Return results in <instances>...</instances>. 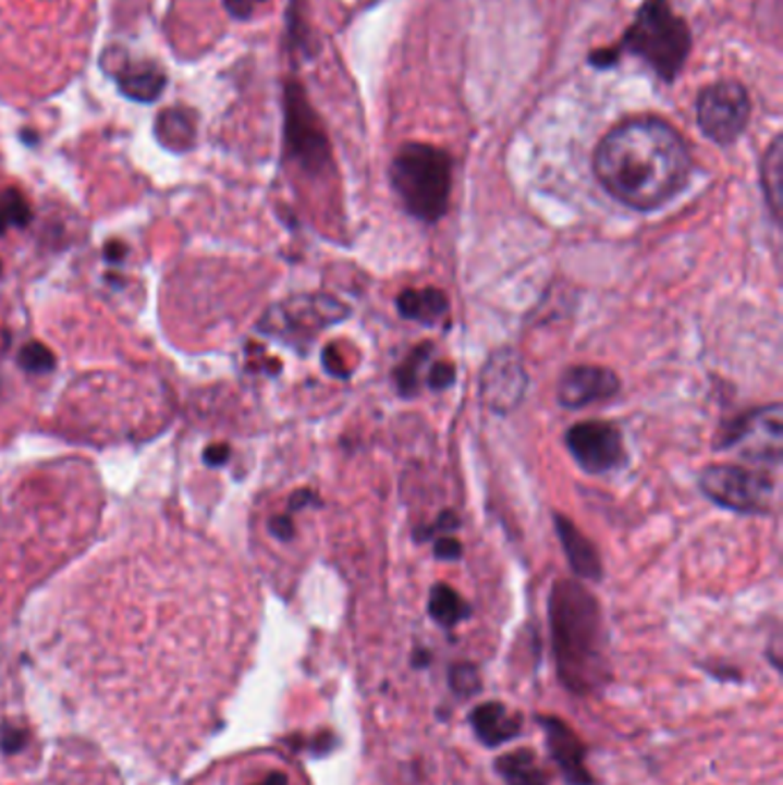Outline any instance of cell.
I'll use <instances>...</instances> for the list:
<instances>
[{
	"label": "cell",
	"mask_w": 783,
	"mask_h": 785,
	"mask_svg": "<svg viewBox=\"0 0 783 785\" xmlns=\"http://www.w3.org/2000/svg\"><path fill=\"white\" fill-rule=\"evenodd\" d=\"M596 175L619 203L650 211L685 188L692 171L683 136L658 118L627 120L602 138L596 150Z\"/></svg>",
	"instance_id": "6da1fadb"
},
{
	"label": "cell",
	"mask_w": 783,
	"mask_h": 785,
	"mask_svg": "<svg viewBox=\"0 0 783 785\" xmlns=\"http://www.w3.org/2000/svg\"><path fill=\"white\" fill-rule=\"evenodd\" d=\"M549 629L561 685L575 696H596L611 680L602 609L579 581L559 579L549 592Z\"/></svg>",
	"instance_id": "7a4b0ae2"
},
{
	"label": "cell",
	"mask_w": 783,
	"mask_h": 785,
	"mask_svg": "<svg viewBox=\"0 0 783 785\" xmlns=\"http://www.w3.org/2000/svg\"><path fill=\"white\" fill-rule=\"evenodd\" d=\"M451 157L426 143L402 145L391 163V184L409 214L437 223L449 211Z\"/></svg>",
	"instance_id": "3957f363"
},
{
	"label": "cell",
	"mask_w": 783,
	"mask_h": 785,
	"mask_svg": "<svg viewBox=\"0 0 783 785\" xmlns=\"http://www.w3.org/2000/svg\"><path fill=\"white\" fill-rule=\"evenodd\" d=\"M623 47L644 58L664 81H673L689 53L692 37L666 0H646L625 33Z\"/></svg>",
	"instance_id": "277c9868"
},
{
	"label": "cell",
	"mask_w": 783,
	"mask_h": 785,
	"mask_svg": "<svg viewBox=\"0 0 783 785\" xmlns=\"http://www.w3.org/2000/svg\"><path fill=\"white\" fill-rule=\"evenodd\" d=\"M698 485L712 503L739 515H768L776 496L774 480L766 471L747 466H708Z\"/></svg>",
	"instance_id": "5b68a950"
},
{
	"label": "cell",
	"mask_w": 783,
	"mask_h": 785,
	"mask_svg": "<svg viewBox=\"0 0 783 785\" xmlns=\"http://www.w3.org/2000/svg\"><path fill=\"white\" fill-rule=\"evenodd\" d=\"M285 143L290 157L308 173H320L329 163V140L320 120L296 83L285 86Z\"/></svg>",
	"instance_id": "8992f818"
},
{
	"label": "cell",
	"mask_w": 783,
	"mask_h": 785,
	"mask_svg": "<svg viewBox=\"0 0 783 785\" xmlns=\"http://www.w3.org/2000/svg\"><path fill=\"white\" fill-rule=\"evenodd\" d=\"M696 118L701 132L719 143L731 145L743 136L749 122V97L747 90L733 81L714 83L706 88L696 103Z\"/></svg>",
	"instance_id": "52a82bcc"
},
{
	"label": "cell",
	"mask_w": 783,
	"mask_h": 785,
	"mask_svg": "<svg viewBox=\"0 0 783 785\" xmlns=\"http://www.w3.org/2000/svg\"><path fill=\"white\" fill-rule=\"evenodd\" d=\"M350 315V308L341 304L333 296L313 294V296H296L277 308H271L265 317L262 329L281 335H296L302 341H313L315 333H320L327 327L343 322Z\"/></svg>",
	"instance_id": "ba28073f"
},
{
	"label": "cell",
	"mask_w": 783,
	"mask_h": 785,
	"mask_svg": "<svg viewBox=\"0 0 783 785\" xmlns=\"http://www.w3.org/2000/svg\"><path fill=\"white\" fill-rule=\"evenodd\" d=\"M781 414V405H770L735 418L724 430V437L719 441V451L743 449L747 459L779 466L783 449Z\"/></svg>",
	"instance_id": "9c48e42d"
},
{
	"label": "cell",
	"mask_w": 783,
	"mask_h": 785,
	"mask_svg": "<svg viewBox=\"0 0 783 785\" xmlns=\"http://www.w3.org/2000/svg\"><path fill=\"white\" fill-rule=\"evenodd\" d=\"M565 445L586 474H607L625 462V443L607 420H584L567 430Z\"/></svg>",
	"instance_id": "30bf717a"
},
{
	"label": "cell",
	"mask_w": 783,
	"mask_h": 785,
	"mask_svg": "<svg viewBox=\"0 0 783 785\" xmlns=\"http://www.w3.org/2000/svg\"><path fill=\"white\" fill-rule=\"evenodd\" d=\"M538 724L545 731L547 753L552 758L567 785H598V778L586 765V745L582 737L565 724L563 719L552 714H538Z\"/></svg>",
	"instance_id": "8fae6325"
},
{
	"label": "cell",
	"mask_w": 783,
	"mask_h": 785,
	"mask_svg": "<svg viewBox=\"0 0 783 785\" xmlns=\"http://www.w3.org/2000/svg\"><path fill=\"white\" fill-rule=\"evenodd\" d=\"M482 400L494 414H511L524 397L526 372L515 352L494 354L482 370Z\"/></svg>",
	"instance_id": "7c38bea8"
},
{
	"label": "cell",
	"mask_w": 783,
	"mask_h": 785,
	"mask_svg": "<svg viewBox=\"0 0 783 785\" xmlns=\"http://www.w3.org/2000/svg\"><path fill=\"white\" fill-rule=\"evenodd\" d=\"M621 391L616 372L600 366L567 368L559 381V402L567 409H582L609 400Z\"/></svg>",
	"instance_id": "4fadbf2b"
},
{
	"label": "cell",
	"mask_w": 783,
	"mask_h": 785,
	"mask_svg": "<svg viewBox=\"0 0 783 785\" xmlns=\"http://www.w3.org/2000/svg\"><path fill=\"white\" fill-rule=\"evenodd\" d=\"M469 726L485 749H499L522 735L524 719L507 710L501 700H485L469 712Z\"/></svg>",
	"instance_id": "5bb4252c"
},
{
	"label": "cell",
	"mask_w": 783,
	"mask_h": 785,
	"mask_svg": "<svg viewBox=\"0 0 783 785\" xmlns=\"http://www.w3.org/2000/svg\"><path fill=\"white\" fill-rule=\"evenodd\" d=\"M554 526L561 540V547L567 556L570 567H573L579 579L600 581L602 579V561L598 549L582 533V530L563 515H554Z\"/></svg>",
	"instance_id": "9a60e30c"
},
{
	"label": "cell",
	"mask_w": 783,
	"mask_h": 785,
	"mask_svg": "<svg viewBox=\"0 0 783 785\" xmlns=\"http://www.w3.org/2000/svg\"><path fill=\"white\" fill-rule=\"evenodd\" d=\"M118 88L124 97H130L138 103H152L157 101L163 90L168 76L163 74V70L157 65V62H124V65L115 72H111Z\"/></svg>",
	"instance_id": "2e32d148"
},
{
	"label": "cell",
	"mask_w": 783,
	"mask_h": 785,
	"mask_svg": "<svg viewBox=\"0 0 783 785\" xmlns=\"http://www.w3.org/2000/svg\"><path fill=\"white\" fill-rule=\"evenodd\" d=\"M494 772L505 785H549L552 774L534 749H515L494 760Z\"/></svg>",
	"instance_id": "e0dca14e"
},
{
	"label": "cell",
	"mask_w": 783,
	"mask_h": 785,
	"mask_svg": "<svg viewBox=\"0 0 783 785\" xmlns=\"http://www.w3.org/2000/svg\"><path fill=\"white\" fill-rule=\"evenodd\" d=\"M397 310L405 320L435 327L449 312V296L437 287L405 290L397 296Z\"/></svg>",
	"instance_id": "ac0fdd59"
},
{
	"label": "cell",
	"mask_w": 783,
	"mask_h": 785,
	"mask_svg": "<svg viewBox=\"0 0 783 785\" xmlns=\"http://www.w3.org/2000/svg\"><path fill=\"white\" fill-rule=\"evenodd\" d=\"M196 120H198L196 111L184 109V106H173V109H166L157 118L155 134L168 150L175 152L188 150V147H194L196 140Z\"/></svg>",
	"instance_id": "d6986e66"
},
{
	"label": "cell",
	"mask_w": 783,
	"mask_h": 785,
	"mask_svg": "<svg viewBox=\"0 0 783 785\" xmlns=\"http://www.w3.org/2000/svg\"><path fill=\"white\" fill-rule=\"evenodd\" d=\"M428 613L430 618L443 627V629H453L460 623L472 618V606L469 602L464 600L460 592L449 586V584H437L430 590V600H428Z\"/></svg>",
	"instance_id": "ffe728a7"
},
{
	"label": "cell",
	"mask_w": 783,
	"mask_h": 785,
	"mask_svg": "<svg viewBox=\"0 0 783 785\" xmlns=\"http://www.w3.org/2000/svg\"><path fill=\"white\" fill-rule=\"evenodd\" d=\"M763 188H766V200L770 205L772 217L779 219L781 214V194H783V150H781V138H774L770 150L763 159Z\"/></svg>",
	"instance_id": "44dd1931"
},
{
	"label": "cell",
	"mask_w": 783,
	"mask_h": 785,
	"mask_svg": "<svg viewBox=\"0 0 783 785\" xmlns=\"http://www.w3.org/2000/svg\"><path fill=\"white\" fill-rule=\"evenodd\" d=\"M430 352H432V343H423L416 349H412L409 356L393 370V379L400 395L409 397L418 391V377L423 366H426V360L430 358Z\"/></svg>",
	"instance_id": "7402d4cb"
},
{
	"label": "cell",
	"mask_w": 783,
	"mask_h": 785,
	"mask_svg": "<svg viewBox=\"0 0 783 785\" xmlns=\"http://www.w3.org/2000/svg\"><path fill=\"white\" fill-rule=\"evenodd\" d=\"M30 219H33L30 205L16 188H10L0 196V235H3L8 228H26Z\"/></svg>",
	"instance_id": "603a6c76"
},
{
	"label": "cell",
	"mask_w": 783,
	"mask_h": 785,
	"mask_svg": "<svg viewBox=\"0 0 783 785\" xmlns=\"http://www.w3.org/2000/svg\"><path fill=\"white\" fill-rule=\"evenodd\" d=\"M449 689L457 698H472L482 691L480 673L472 662H457L449 666Z\"/></svg>",
	"instance_id": "cb8c5ba5"
},
{
	"label": "cell",
	"mask_w": 783,
	"mask_h": 785,
	"mask_svg": "<svg viewBox=\"0 0 783 785\" xmlns=\"http://www.w3.org/2000/svg\"><path fill=\"white\" fill-rule=\"evenodd\" d=\"M19 364H21V368L28 370V372L45 375V372H51L56 368V358L41 343H28L24 349H21Z\"/></svg>",
	"instance_id": "d4e9b609"
},
{
	"label": "cell",
	"mask_w": 783,
	"mask_h": 785,
	"mask_svg": "<svg viewBox=\"0 0 783 785\" xmlns=\"http://www.w3.org/2000/svg\"><path fill=\"white\" fill-rule=\"evenodd\" d=\"M457 526H460L457 515H455L453 511H446V513H441V515L437 517V522H435L432 526L418 530L416 538H418L420 542L435 540V538H439V533H451V530H453V528H457Z\"/></svg>",
	"instance_id": "484cf974"
},
{
	"label": "cell",
	"mask_w": 783,
	"mask_h": 785,
	"mask_svg": "<svg viewBox=\"0 0 783 785\" xmlns=\"http://www.w3.org/2000/svg\"><path fill=\"white\" fill-rule=\"evenodd\" d=\"M455 381V366L453 364H446V360H439V364H435L430 368V375H428V387L432 391H446L449 387H453Z\"/></svg>",
	"instance_id": "4316f807"
},
{
	"label": "cell",
	"mask_w": 783,
	"mask_h": 785,
	"mask_svg": "<svg viewBox=\"0 0 783 785\" xmlns=\"http://www.w3.org/2000/svg\"><path fill=\"white\" fill-rule=\"evenodd\" d=\"M435 556L441 561H457L462 556V544L453 536H439L435 542Z\"/></svg>",
	"instance_id": "83f0119b"
},
{
	"label": "cell",
	"mask_w": 783,
	"mask_h": 785,
	"mask_svg": "<svg viewBox=\"0 0 783 785\" xmlns=\"http://www.w3.org/2000/svg\"><path fill=\"white\" fill-rule=\"evenodd\" d=\"M260 3L267 0H223V8L232 19H248Z\"/></svg>",
	"instance_id": "f1b7e54d"
},
{
	"label": "cell",
	"mask_w": 783,
	"mask_h": 785,
	"mask_svg": "<svg viewBox=\"0 0 783 785\" xmlns=\"http://www.w3.org/2000/svg\"><path fill=\"white\" fill-rule=\"evenodd\" d=\"M269 533L279 540H292L294 536V524L290 517H273L269 522Z\"/></svg>",
	"instance_id": "f546056e"
},
{
	"label": "cell",
	"mask_w": 783,
	"mask_h": 785,
	"mask_svg": "<svg viewBox=\"0 0 783 785\" xmlns=\"http://www.w3.org/2000/svg\"><path fill=\"white\" fill-rule=\"evenodd\" d=\"M203 459H205V464H209V466H223V464L230 459V445H225V443L209 445V449H207L205 455H203Z\"/></svg>",
	"instance_id": "4dcf8cb0"
},
{
	"label": "cell",
	"mask_w": 783,
	"mask_h": 785,
	"mask_svg": "<svg viewBox=\"0 0 783 785\" xmlns=\"http://www.w3.org/2000/svg\"><path fill=\"white\" fill-rule=\"evenodd\" d=\"M320 505V499H317L310 490H299L292 499H290V511H302L304 505Z\"/></svg>",
	"instance_id": "1f68e13d"
},
{
	"label": "cell",
	"mask_w": 783,
	"mask_h": 785,
	"mask_svg": "<svg viewBox=\"0 0 783 785\" xmlns=\"http://www.w3.org/2000/svg\"><path fill=\"white\" fill-rule=\"evenodd\" d=\"M432 662V652L426 648H416L412 654V669H428Z\"/></svg>",
	"instance_id": "d6a6232c"
},
{
	"label": "cell",
	"mask_w": 783,
	"mask_h": 785,
	"mask_svg": "<svg viewBox=\"0 0 783 785\" xmlns=\"http://www.w3.org/2000/svg\"><path fill=\"white\" fill-rule=\"evenodd\" d=\"M106 260H113V262H120L124 256H126V248L122 244H109L106 246Z\"/></svg>",
	"instance_id": "836d02e7"
},
{
	"label": "cell",
	"mask_w": 783,
	"mask_h": 785,
	"mask_svg": "<svg viewBox=\"0 0 783 785\" xmlns=\"http://www.w3.org/2000/svg\"><path fill=\"white\" fill-rule=\"evenodd\" d=\"M21 136H24V140H28V143H30V145H33V143H35V140H37V138H35V134H33V132H24V134H21Z\"/></svg>",
	"instance_id": "e575fe53"
}]
</instances>
